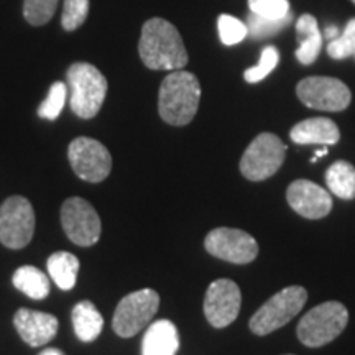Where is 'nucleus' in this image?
<instances>
[{
	"mask_svg": "<svg viewBox=\"0 0 355 355\" xmlns=\"http://www.w3.org/2000/svg\"><path fill=\"white\" fill-rule=\"evenodd\" d=\"M139 55L141 63L153 71L183 69L189 60L176 26L158 17L141 26Z\"/></svg>",
	"mask_w": 355,
	"mask_h": 355,
	"instance_id": "f257e3e1",
	"label": "nucleus"
},
{
	"mask_svg": "<svg viewBox=\"0 0 355 355\" xmlns=\"http://www.w3.org/2000/svg\"><path fill=\"white\" fill-rule=\"evenodd\" d=\"M201 84L193 73L176 69L163 79L158 94L159 117L175 127H184L198 114Z\"/></svg>",
	"mask_w": 355,
	"mask_h": 355,
	"instance_id": "f03ea898",
	"label": "nucleus"
},
{
	"mask_svg": "<svg viewBox=\"0 0 355 355\" xmlns=\"http://www.w3.org/2000/svg\"><path fill=\"white\" fill-rule=\"evenodd\" d=\"M69 105L74 115L89 121L94 119L107 96V79L94 64L73 63L66 73Z\"/></svg>",
	"mask_w": 355,
	"mask_h": 355,
	"instance_id": "7ed1b4c3",
	"label": "nucleus"
},
{
	"mask_svg": "<svg viewBox=\"0 0 355 355\" xmlns=\"http://www.w3.org/2000/svg\"><path fill=\"white\" fill-rule=\"evenodd\" d=\"M349 311L343 303L327 301L304 314L298 324V339L306 347H322L343 334Z\"/></svg>",
	"mask_w": 355,
	"mask_h": 355,
	"instance_id": "20e7f679",
	"label": "nucleus"
},
{
	"mask_svg": "<svg viewBox=\"0 0 355 355\" xmlns=\"http://www.w3.org/2000/svg\"><path fill=\"white\" fill-rule=\"evenodd\" d=\"M308 300V291L301 286H288L273 295L252 316L250 331L257 336H268L291 321L303 309Z\"/></svg>",
	"mask_w": 355,
	"mask_h": 355,
	"instance_id": "39448f33",
	"label": "nucleus"
},
{
	"mask_svg": "<svg viewBox=\"0 0 355 355\" xmlns=\"http://www.w3.org/2000/svg\"><path fill=\"white\" fill-rule=\"evenodd\" d=\"M159 308V296L155 290H144L128 293L117 304L112 319V329L117 336L128 339L137 336L152 322Z\"/></svg>",
	"mask_w": 355,
	"mask_h": 355,
	"instance_id": "423d86ee",
	"label": "nucleus"
},
{
	"mask_svg": "<svg viewBox=\"0 0 355 355\" xmlns=\"http://www.w3.org/2000/svg\"><path fill=\"white\" fill-rule=\"evenodd\" d=\"M286 157V145L273 133L263 132L247 146L241 159L242 175L250 181H263L273 176Z\"/></svg>",
	"mask_w": 355,
	"mask_h": 355,
	"instance_id": "0eeeda50",
	"label": "nucleus"
},
{
	"mask_svg": "<svg viewBox=\"0 0 355 355\" xmlns=\"http://www.w3.org/2000/svg\"><path fill=\"white\" fill-rule=\"evenodd\" d=\"M35 211L24 196H10L0 206V242L12 250H20L32 242L35 234Z\"/></svg>",
	"mask_w": 355,
	"mask_h": 355,
	"instance_id": "6e6552de",
	"label": "nucleus"
},
{
	"mask_svg": "<svg viewBox=\"0 0 355 355\" xmlns=\"http://www.w3.org/2000/svg\"><path fill=\"white\" fill-rule=\"evenodd\" d=\"M69 165L78 178L87 183H101L110 175L112 157L99 140L78 137L68 146Z\"/></svg>",
	"mask_w": 355,
	"mask_h": 355,
	"instance_id": "1a4fd4ad",
	"label": "nucleus"
},
{
	"mask_svg": "<svg viewBox=\"0 0 355 355\" xmlns=\"http://www.w3.org/2000/svg\"><path fill=\"white\" fill-rule=\"evenodd\" d=\"M61 225L73 243L96 245L101 239L102 222L91 202L83 198H68L61 206Z\"/></svg>",
	"mask_w": 355,
	"mask_h": 355,
	"instance_id": "9d476101",
	"label": "nucleus"
},
{
	"mask_svg": "<svg viewBox=\"0 0 355 355\" xmlns=\"http://www.w3.org/2000/svg\"><path fill=\"white\" fill-rule=\"evenodd\" d=\"M296 94L304 105L326 112L345 110L352 99L350 89L340 79L326 76H311L300 81Z\"/></svg>",
	"mask_w": 355,
	"mask_h": 355,
	"instance_id": "9b49d317",
	"label": "nucleus"
},
{
	"mask_svg": "<svg viewBox=\"0 0 355 355\" xmlns=\"http://www.w3.org/2000/svg\"><path fill=\"white\" fill-rule=\"evenodd\" d=\"M204 247L216 259L235 265L250 263L259 255V243L241 229L217 227L211 230L204 241Z\"/></svg>",
	"mask_w": 355,
	"mask_h": 355,
	"instance_id": "f8f14e48",
	"label": "nucleus"
},
{
	"mask_svg": "<svg viewBox=\"0 0 355 355\" xmlns=\"http://www.w3.org/2000/svg\"><path fill=\"white\" fill-rule=\"evenodd\" d=\"M242 304L241 288L232 279L219 278L212 282L204 298V314L216 329L232 324L239 316Z\"/></svg>",
	"mask_w": 355,
	"mask_h": 355,
	"instance_id": "ddd939ff",
	"label": "nucleus"
},
{
	"mask_svg": "<svg viewBox=\"0 0 355 355\" xmlns=\"http://www.w3.org/2000/svg\"><path fill=\"white\" fill-rule=\"evenodd\" d=\"M286 199L291 209L306 219H322L332 209L331 194L308 180H298L288 186Z\"/></svg>",
	"mask_w": 355,
	"mask_h": 355,
	"instance_id": "4468645a",
	"label": "nucleus"
},
{
	"mask_svg": "<svg viewBox=\"0 0 355 355\" xmlns=\"http://www.w3.org/2000/svg\"><path fill=\"white\" fill-rule=\"evenodd\" d=\"M13 326L30 347H42L55 339L60 322L53 314L21 308L13 316Z\"/></svg>",
	"mask_w": 355,
	"mask_h": 355,
	"instance_id": "2eb2a0df",
	"label": "nucleus"
},
{
	"mask_svg": "<svg viewBox=\"0 0 355 355\" xmlns=\"http://www.w3.org/2000/svg\"><path fill=\"white\" fill-rule=\"evenodd\" d=\"M291 140L298 145H336L340 139L339 127L326 117L306 119L296 123L290 132Z\"/></svg>",
	"mask_w": 355,
	"mask_h": 355,
	"instance_id": "dca6fc26",
	"label": "nucleus"
},
{
	"mask_svg": "<svg viewBox=\"0 0 355 355\" xmlns=\"http://www.w3.org/2000/svg\"><path fill=\"white\" fill-rule=\"evenodd\" d=\"M178 349L180 336L175 324L168 319L150 324L141 340V355H176Z\"/></svg>",
	"mask_w": 355,
	"mask_h": 355,
	"instance_id": "f3484780",
	"label": "nucleus"
},
{
	"mask_svg": "<svg viewBox=\"0 0 355 355\" xmlns=\"http://www.w3.org/2000/svg\"><path fill=\"white\" fill-rule=\"evenodd\" d=\"M296 37L300 43V48L296 50V60L301 64H313L322 48V35L318 28V20L309 13L301 15L296 21Z\"/></svg>",
	"mask_w": 355,
	"mask_h": 355,
	"instance_id": "a211bd4d",
	"label": "nucleus"
},
{
	"mask_svg": "<svg viewBox=\"0 0 355 355\" xmlns=\"http://www.w3.org/2000/svg\"><path fill=\"white\" fill-rule=\"evenodd\" d=\"M74 334L81 343H94L104 329V318L91 301H81L71 313Z\"/></svg>",
	"mask_w": 355,
	"mask_h": 355,
	"instance_id": "6ab92c4d",
	"label": "nucleus"
},
{
	"mask_svg": "<svg viewBox=\"0 0 355 355\" xmlns=\"http://www.w3.org/2000/svg\"><path fill=\"white\" fill-rule=\"evenodd\" d=\"M48 273L63 291L73 290L79 273V259L71 252H55L46 261Z\"/></svg>",
	"mask_w": 355,
	"mask_h": 355,
	"instance_id": "aec40b11",
	"label": "nucleus"
},
{
	"mask_svg": "<svg viewBox=\"0 0 355 355\" xmlns=\"http://www.w3.org/2000/svg\"><path fill=\"white\" fill-rule=\"evenodd\" d=\"M12 283L17 290L32 300H44L50 295V279L37 266L24 265L17 268Z\"/></svg>",
	"mask_w": 355,
	"mask_h": 355,
	"instance_id": "412c9836",
	"label": "nucleus"
},
{
	"mask_svg": "<svg viewBox=\"0 0 355 355\" xmlns=\"http://www.w3.org/2000/svg\"><path fill=\"white\" fill-rule=\"evenodd\" d=\"M326 183L337 198L355 199V166L344 159L332 163L326 173Z\"/></svg>",
	"mask_w": 355,
	"mask_h": 355,
	"instance_id": "4be33fe9",
	"label": "nucleus"
},
{
	"mask_svg": "<svg viewBox=\"0 0 355 355\" xmlns=\"http://www.w3.org/2000/svg\"><path fill=\"white\" fill-rule=\"evenodd\" d=\"M293 21V13L290 12L288 15L283 17V19H265V17L257 15V13L252 12L247 19V30L248 35L252 38L259 40V38H266V37H273L285 30L288 25Z\"/></svg>",
	"mask_w": 355,
	"mask_h": 355,
	"instance_id": "5701e85b",
	"label": "nucleus"
},
{
	"mask_svg": "<svg viewBox=\"0 0 355 355\" xmlns=\"http://www.w3.org/2000/svg\"><path fill=\"white\" fill-rule=\"evenodd\" d=\"M68 84L63 81H56L50 87L46 99L38 107V115L44 121H56L63 112L66 99H68Z\"/></svg>",
	"mask_w": 355,
	"mask_h": 355,
	"instance_id": "b1692460",
	"label": "nucleus"
},
{
	"mask_svg": "<svg viewBox=\"0 0 355 355\" xmlns=\"http://www.w3.org/2000/svg\"><path fill=\"white\" fill-rule=\"evenodd\" d=\"M60 0H25L24 17L32 26H43L55 17Z\"/></svg>",
	"mask_w": 355,
	"mask_h": 355,
	"instance_id": "393cba45",
	"label": "nucleus"
},
{
	"mask_svg": "<svg viewBox=\"0 0 355 355\" xmlns=\"http://www.w3.org/2000/svg\"><path fill=\"white\" fill-rule=\"evenodd\" d=\"M91 2L89 0H64L61 25L66 32H74L87 20Z\"/></svg>",
	"mask_w": 355,
	"mask_h": 355,
	"instance_id": "a878e982",
	"label": "nucleus"
},
{
	"mask_svg": "<svg viewBox=\"0 0 355 355\" xmlns=\"http://www.w3.org/2000/svg\"><path fill=\"white\" fill-rule=\"evenodd\" d=\"M217 28H219L220 42L227 44V46L243 42L248 35L247 25L243 21L235 19V17L225 15V13H222L219 19H217Z\"/></svg>",
	"mask_w": 355,
	"mask_h": 355,
	"instance_id": "bb28decb",
	"label": "nucleus"
},
{
	"mask_svg": "<svg viewBox=\"0 0 355 355\" xmlns=\"http://www.w3.org/2000/svg\"><path fill=\"white\" fill-rule=\"evenodd\" d=\"M279 61V51L275 46H266L263 51H261L259 64L254 66V68H248L245 73H243V78H245L247 83H260L268 76L272 71L277 68Z\"/></svg>",
	"mask_w": 355,
	"mask_h": 355,
	"instance_id": "cd10ccee",
	"label": "nucleus"
},
{
	"mask_svg": "<svg viewBox=\"0 0 355 355\" xmlns=\"http://www.w3.org/2000/svg\"><path fill=\"white\" fill-rule=\"evenodd\" d=\"M327 53L332 60H345L355 55V19L349 20L343 35L327 44Z\"/></svg>",
	"mask_w": 355,
	"mask_h": 355,
	"instance_id": "c85d7f7f",
	"label": "nucleus"
},
{
	"mask_svg": "<svg viewBox=\"0 0 355 355\" xmlns=\"http://www.w3.org/2000/svg\"><path fill=\"white\" fill-rule=\"evenodd\" d=\"M250 12L265 19H283L290 13V2L288 0H248Z\"/></svg>",
	"mask_w": 355,
	"mask_h": 355,
	"instance_id": "c756f323",
	"label": "nucleus"
},
{
	"mask_svg": "<svg viewBox=\"0 0 355 355\" xmlns=\"http://www.w3.org/2000/svg\"><path fill=\"white\" fill-rule=\"evenodd\" d=\"M339 30H337L336 28V26H327V28L326 30H324V37H326L327 40H331V42H332V40H336L337 37H339Z\"/></svg>",
	"mask_w": 355,
	"mask_h": 355,
	"instance_id": "7c9ffc66",
	"label": "nucleus"
},
{
	"mask_svg": "<svg viewBox=\"0 0 355 355\" xmlns=\"http://www.w3.org/2000/svg\"><path fill=\"white\" fill-rule=\"evenodd\" d=\"M38 355H64V352H63V350L56 349V347H50V349L42 350V352H40Z\"/></svg>",
	"mask_w": 355,
	"mask_h": 355,
	"instance_id": "2f4dec72",
	"label": "nucleus"
},
{
	"mask_svg": "<svg viewBox=\"0 0 355 355\" xmlns=\"http://www.w3.org/2000/svg\"><path fill=\"white\" fill-rule=\"evenodd\" d=\"M327 153V148H322V150H318L316 153H314V157L311 158V162H316V159L319 158V157H324V155Z\"/></svg>",
	"mask_w": 355,
	"mask_h": 355,
	"instance_id": "473e14b6",
	"label": "nucleus"
},
{
	"mask_svg": "<svg viewBox=\"0 0 355 355\" xmlns=\"http://www.w3.org/2000/svg\"><path fill=\"white\" fill-rule=\"evenodd\" d=\"M352 2H354V3H355V0H352Z\"/></svg>",
	"mask_w": 355,
	"mask_h": 355,
	"instance_id": "72a5a7b5",
	"label": "nucleus"
},
{
	"mask_svg": "<svg viewBox=\"0 0 355 355\" xmlns=\"http://www.w3.org/2000/svg\"><path fill=\"white\" fill-rule=\"evenodd\" d=\"M354 56H355V55H354Z\"/></svg>",
	"mask_w": 355,
	"mask_h": 355,
	"instance_id": "f704fd0d",
	"label": "nucleus"
}]
</instances>
